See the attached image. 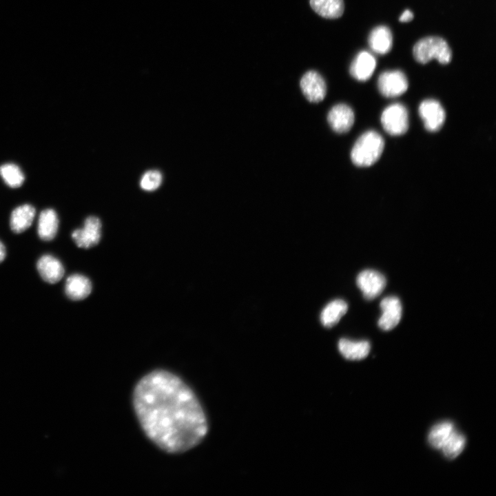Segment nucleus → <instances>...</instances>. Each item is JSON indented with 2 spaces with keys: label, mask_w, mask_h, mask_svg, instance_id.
Instances as JSON below:
<instances>
[{
  "label": "nucleus",
  "mask_w": 496,
  "mask_h": 496,
  "mask_svg": "<svg viewBox=\"0 0 496 496\" xmlns=\"http://www.w3.org/2000/svg\"><path fill=\"white\" fill-rule=\"evenodd\" d=\"M355 120L353 110L347 105H334L327 114V121L332 130L339 134L348 132Z\"/></svg>",
  "instance_id": "nucleus-11"
},
{
  "label": "nucleus",
  "mask_w": 496,
  "mask_h": 496,
  "mask_svg": "<svg viewBox=\"0 0 496 496\" xmlns=\"http://www.w3.org/2000/svg\"><path fill=\"white\" fill-rule=\"evenodd\" d=\"M309 3L318 14L326 19L339 18L344 10L343 0H310Z\"/></svg>",
  "instance_id": "nucleus-19"
},
{
  "label": "nucleus",
  "mask_w": 496,
  "mask_h": 496,
  "mask_svg": "<svg viewBox=\"0 0 496 496\" xmlns=\"http://www.w3.org/2000/svg\"><path fill=\"white\" fill-rule=\"evenodd\" d=\"M357 285L367 300L377 298L386 286V278L381 273L366 269L360 272L356 279Z\"/></svg>",
  "instance_id": "nucleus-8"
},
{
  "label": "nucleus",
  "mask_w": 496,
  "mask_h": 496,
  "mask_svg": "<svg viewBox=\"0 0 496 496\" xmlns=\"http://www.w3.org/2000/svg\"><path fill=\"white\" fill-rule=\"evenodd\" d=\"M0 176L10 187H20L25 179L24 174L18 165L6 163L0 166Z\"/></svg>",
  "instance_id": "nucleus-23"
},
{
  "label": "nucleus",
  "mask_w": 496,
  "mask_h": 496,
  "mask_svg": "<svg viewBox=\"0 0 496 496\" xmlns=\"http://www.w3.org/2000/svg\"><path fill=\"white\" fill-rule=\"evenodd\" d=\"M101 223L99 218L90 216L84 222L82 229L72 233V238L80 248L89 249L96 245L101 239Z\"/></svg>",
  "instance_id": "nucleus-6"
},
{
  "label": "nucleus",
  "mask_w": 496,
  "mask_h": 496,
  "mask_svg": "<svg viewBox=\"0 0 496 496\" xmlns=\"http://www.w3.org/2000/svg\"><path fill=\"white\" fill-rule=\"evenodd\" d=\"M132 404L145 435L167 453L188 451L207 433V419L196 395L169 371L155 369L143 375L134 388Z\"/></svg>",
  "instance_id": "nucleus-1"
},
{
  "label": "nucleus",
  "mask_w": 496,
  "mask_h": 496,
  "mask_svg": "<svg viewBox=\"0 0 496 496\" xmlns=\"http://www.w3.org/2000/svg\"><path fill=\"white\" fill-rule=\"evenodd\" d=\"M6 256V250L4 245L0 240V263L2 262Z\"/></svg>",
  "instance_id": "nucleus-26"
},
{
  "label": "nucleus",
  "mask_w": 496,
  "mask_h": 496,
  "mask_svg": "<svg viewBox=\"0 0 496 496\" xmlns=\"http://www.w3.org/2000/svg\"><path fill=\"white\" fill-rule=\"evenodd\" d=\"M376 68V59L367 51L360 52L352 61L349 72L352 77L360 81H366L373 75Z\"/></svg>",
  "instance_id": "nucleus-12"
},
{
  "label": "nucleus",
  "mask_w": 496,
  "mask_h": 496,
  "mask_svg": "<svg viewBox=\"0 0 496 496\" xmlns=\"http://www.w3.org/2000/svg\"><path fill=\"white\" fill-rule=\"evenodd\" d=\"M300 85L304 96L311 103H319L326 96L325 81L316 71L307 72L301 78Z\"/></svg>",
  "instance_id": "nucleus-9"
},
{
  "label": "nucleus",
  "mask_w": 496,
  "mask_h": 496,
  "mask_svg": "<svg viewBox=\"0 0 496 496\" xmlns=\"http://www.w3.org/2000/svg\"><path fill=\"white\" fill-rule=\"evenodd\" d=\"M465 443L464 436L454 429L440 449L446 457L454 459L462 452Z\"/></svg>",
  "instance_id": "nucleus-22"
},
{
  "label": "nucleus",
  "mask_w": 496,
  "mask_h": 496,
  "mask_svg": "<svg viewBox=\"0 0 496 496\" xmlns=\"http://www.w3.org/2000/svg\"><path fill=\"white\" fill-rule=\"evenodd\" d=\"M413 54L415 59L422 64L433 59L442 64H447L452 59V52L447 42L435 36L419 40L413 46Z\"/></svg>",
  "instance_id": "nucleus-3"
},
{
  "label": "nucleus",
  "mask_w": 496,
  "mask_h": 496,
  "mask_svg": "<svg viewBox=\"0 0 496 496\" xmlns=\"http://www.w3.org/2000/svg\"><path fill=\"white\" fill-rule=\"evenodd\" d=\"M380 308L382 314L378 320L379 327L384 331L395 328L402 318V308L400 299L396 296H388L382 300Z\"/></svg>",
  "instance_id": "nucleus-10"
},
{
  "label": "nucleus",
  "mask_w": 496,
  "mask_h": 496,
  "mask_svg": "<svg viewBox=\"0 0 496 496\" xmlns=\"http://www.w3.org/2000/svg\"><path fill=\"white\" fill-rule=\"evenodd\" d=\"M384 147V141L379 133L366 131L355 141L351 152V159L356 166H371L380 158Z\"/></svg>",
  "instance_id": "nucleus-2"
},
{
  "label": "nucleus",
  "mask_w": 496,
  "mask_h": 496,
  "mask_svg": "<svg viewBox=\"0 0 496 496\" xmlns=\"http://www.w3.org/2000/svg\"><path fill=\"white\" fill-rule=\"evenodd\" d=\"M409 82L406 76L400 70L382 72L378 80L380 92L385 97L394 98L406 92Z\"/></svg>",
  "instance_id": "nucleus-5"
},
{
  "label": "nucleus",
  "mask_w": 496,
  "mask_h": 496,
  "mask_svg": "<svg viewBox=\"0 0 496 496\" xmlns=\"http://www.w3.org/2000/svg\"><path fill=\"white\" fill-rule=\"evenodd\" d=\"M419 114L425 128L432 132L440 130L446 119L444 108L437 101L434 99L423 101L419 107Z\"/></svg>",
  "instance_id": "nucleus-7"
},
{
  "label": "nucleus",
  "mask_w": 496,
  "mask_h": 496,
  "mask_svg": "<svg viewBox=\"0 0 496 496\" xmlns=\"http://www.w3.org/2000/svg\"><path fill=\"white\" fill-rule=\"evenodd\" d=\"M162 179V174L159 171L149 170L142 176L140 185L145 191H154L161 185Z\"/></svg>",
  "instance_id": "nucleus-24"
},
{
  "label": "nucleus",
  "mask_w": 496,
  "mask_h": 496,
  "mask_svg": "<svg viewBox=\"0 0 496 496\" xmlns=\"http://www.w3.org/2000/svg\"><path fill=\"white\" fill-rule=\"evenodd\" d=\"M413 19V14L410 10H405L400 15L399 21L400 22H409Z\"/></svg>",
  "instance_id": "nucleus-25"
},
{
  "label": "nucleus",
  "mask_w": 496,
  "mask_h": 496,
  "mask_svg": "<svg viewBox=\"0 0 496 496\" xmlns=\"http://www.w3.org/2000/svg\"><path fill=\"white\" fill-rule=\"evenodd\" d=\"M384 130L390 135L400 136L409 128V115L406 107L401 103H393L386 107L381 116Z\"/></svg>",
  "instance_id": "nucleus-4"
},
{
  "label": "nucleus",
  "mask_w": 496,
  "mask_h": 496,
  "mask_svg": "<svg viewBox=\"0 0 496 496\" xmlns=\"http://www.w3.org/2000/svg\"><path fill=\"white\" fill-rule=\"evenodd\" d=\"M348 305L341 299L334 300L327 304L320 314V321L326 327L335 325L346 313Z\"/></svg>",
  "instance_id": "nucleus-20"
},
{
  "label": "nucleus",
  "mask_w": 496,
  "mask_h": 496,
  "mask_svg": "<svg viewBox=\"0 0 496 496\" xmlns=\"http://www.w3.org/2000/svg\"><path fill=\"white\" fill-rule=\"evenodd\" d=\"M368 42L373 52L378 54H387L393 45V35L391 30L385 25L374 28L369 34Z\"/></svg>",
  "instance_id": "nucleus-15"
},
{
  "label": "nucleus",
  "mask_w": 496,
  "mask_h": 496,
  "mask_svg": "<svg viewBox=\"0 0 496 496\" xmlns=\"http://www.w3.org/2000/svg\"><path fill=\"white\" fill-rule=\"evenodd\" d=\"M92 288V283L87 277L75 273L66 279L65 293L70 300L78 301L87 298L90 294Z\"/></svg>",
  "instance_id": "nucleus-14"
},
{
  "label": "nucleus",
  "mask_w": 496,
  "mask_h": 496,
  "mask_svg": "<svg viewBox=\"0 0 496 496\" xmlns=\"http://www.w3.org/2000/svg\"><path fill=\"white\" fill-rule=\"evenodd\" d=\"M36 210L33 206L24 204L15 208L11 213L10 226L15 234H20L28 229L34 220Z\"/></svg>",
  "instance_id": "nucleus-16"
},
{
  "label": "nucleus",
  "mask_w": 496,
  "mask_h": 496,
  "mask_svg": "<svg viewBox=\"0 0 496 496\" xmlns=\"http://www.w3.org/2000/svg\"><path fill=\"white\" fill-rule=\"evenodd\" d=\"M37 269L41 278L46 282L54 284L64 276V267L55 257L46 254L42 256L37 262Z\"/></svg>",
  "instance_id": "nucleus-13"
},
{
  "label": "nucleus",
  "mask_w": 496,
  "mask_h": 496,
  "mask_svg": "<svg viewBox=\"0 0 496 496\" xmlns=\"http://www.w3.org/2000/svg\"><path fill=\"white\" fill-rule=\"evenodd\" d=\"M58 227L59 219L54 209H46L40 213L37 234L42 240L50 241L53 240L56 235Z\"/></svg>",
  "instance_id": "nucleus-17"
},
{
  "label": "nucleus",
  "mask_w": 496,
  "mask_h": 496,
  "mask_svg": "<svg viewBox=\"0 0 496 496\" xmlns=\"http://www.w3.org/2000/svg\"><path fill=\"white\" fill-rule=\"evenodd\" d=\"M453 431L454 426L451 422L445 421L435 424L428 434V442L433 448L440 449Z\"/></svg>",
  "instance_id": "nucleus-21"
},
{
  "label": "nucleus",
  "mask_w": 496,
  "mask_h": 496,
  "mask_svg": "<svg viewBox=\"0 0 496 496\" xmlns=\"http://www.w3.org/2000/svg\"><path fill=\"white\" fill-rule=\"evenodd\" d=\"M371 346L366 340L353 341L342 338L338 342V349L341 354L347 359L358 360L365 358L369 351Z\"/></svg>",
  "instance_id": "nucleus-18"
}]
</instances>
